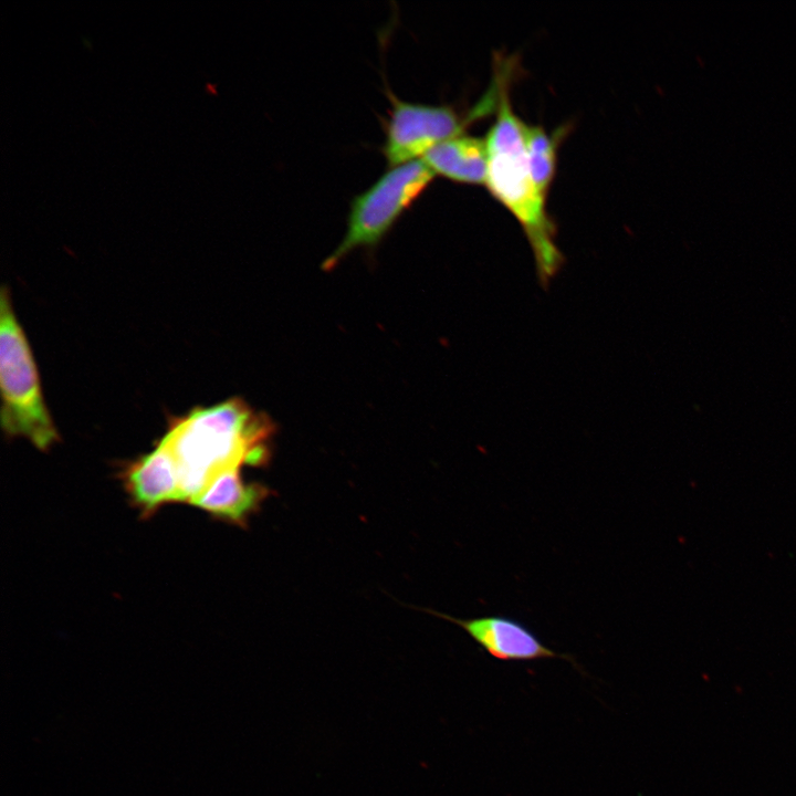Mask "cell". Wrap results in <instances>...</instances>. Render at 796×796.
<instances>
[{
  "label": "cell",
  "instance_id": "5",
  "mask_svg": "<svg viewBox=\"0 0 796 796\" xmlns=\"http://www.w3.org/2000/svg\"><path fill=\"white\" fill-rule=\"evenodd\" d=\"M390 101L381 151L390 167L422 159L438 144L463 134L464 128L485 111L479 104L467 117L452 107L411 103L387 90Z\"/></svg>",
  "mask_w": 796,
  "mask_h": 796
},
{
  "label": "cell",
  "instance_id": "9",
  "mask_svg": "<svg viewBox=\"0 0 796 796\" xmlns=\"http://www.w3.org/2000/svg\"><path fill=\"white\" fill-rule=\"evenodd\" d=\"M422 160L437 175L455 182L485 185L488 146L485 139L459 135L430 149Z\"/></svg>",
  "mask_w": 796,
  "mask_h": 796
},
{
  "label": "cell",
  "instance_id": "10",
  "mask_svg": "<svg viewBox=\"0 0 796 796\" xmlns=\"http://www.w3.org/2000/svg\"><path fill=\"white\" fill-rule=\"evenodd\" d=\"M561 133L548 134L542 126L525 125V143L534 184L546 199L555 176Z\"/></svg>",
  "mask_w": 796,
  "mask_h": 796
},
{
  "label": "cell",
  "instance_id": "6",
  "mask_svg": "<svg viewBox=\"0 0 796 796\" xmlns=\"http://www.w3.org/2000/svg\"><path fill=\"white\" fill-rule=\"evenodd\" d=\"M432 614L458 625L496 660L564 659L574 662L572 657L558 653L544 645L532 630L513 618L492 615L460 619L436 611Z\"/></svg>",
  "mask_w": 796,
  "mask_h": 796
},
{
  "label": "cell",
  "instance_id": "4",
  "mask_svg": "<svg viewBox=\"0 0 796 796\" xmlns=\"http://www.w3.org/2000/svg\"><path fill=\"white\" fill-rule=\"evenodd\" d=\"M434 176L422 159L413 160L390 167L366 190L353 197L346 233L323 268L331 270L350 251L379 243Z\"/></svg>",
  "mask_w": 796,
  "mask_h": 796
},
{
  "label": "cell",
  "instance_id": "3",
  "mask_svg": "<svg viewBox=\"0 0 796 796\" xmlns=\"http://www.w3.org/2000/svg\"><path fill=\"white\" fill-rule=\"evenodd\" d=\"M0 386L6 434L25 438L41 451L60 440L44 401L31 347L6 287L0 297Z\"/></svg>",
  "mask_w": 796,
  "mask_h": 796
},
{
  "label": "cell",
  "instance_id": "8",
  "mask_svg": "<svg viewBox=\"0 0 796 796\" xmlns=\"http://www.w3.org/2000/svg\"><path fill=\"white\" fill-rule=\"evenodd\" d=\"M271 491L259 483H245L240 467L220 472L191 502L195 506L237 525H244Z\"/></svg>",
  "mask_w": 796,
  "mask_h": 796
},
{
  "label": "cell",
  "instance_id": "1",
  "mask_svg": "<svg viewBox=\"0 0 796 796\" xmlns=\"http://www.w3.org/2000/svg\"><path fill=\"white\" fill-rule=\"evenodd\" d=\"M272 422L233 398L174 418L161 440L180 478V502H191L223 470L269 459Z\"/></svg>",
  "mask_w": 796,
  "mask_h": 796
},
{
  "label": "cell",
  "instance_id": "2",
  "mask_svg": "<svg viewBox=\"0 0 796 796\" xmlns=\"http://www.w3.org/2000/svg\"><path fill=\"white\" fill-rule=\"evenodd\" d=\"M525 123L514 113L504 78L500 81L498 113L485 138L486 187L516 219L531 245L538 281L547 286L565 259L555 243V226L545 209L531 172Z\"/></svg>",
  "mask_w": 796,
  "mask_h": 796
},
{
  "label": "cell",
  "instance_id": "7",
  "mask_svg": "<svg viewBox=\"0 0 796 796\" xmlns=\"http://www.w3.org/2000/svg\"><path fill=\"white\" fill-rule=\"evenodd\" d=\"M124 485L133 503L150 515L161 505L180 502V478L176 461L160 440L146 455L123 470Z\"/></svg>",
  "mask_w": 796,
  "mask_h": 796
}]
</instances>
